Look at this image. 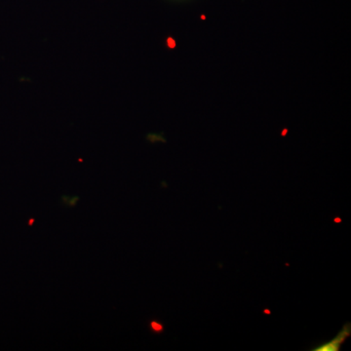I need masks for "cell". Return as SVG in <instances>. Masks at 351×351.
<instances>
[{"label": "cell", "instance_id": "6da1fadb", "mask_svg": "<svg viewBox=\"0 0 351 351\" xmlns=\"http://www.w3.org/2000/svg\"><path fill=\"white\" fill-rule=\"evenodd\" d=\"M351 335V326L350 323H346L341 332H339L336 338L328 343H323V345L316 346L313 348V351H339L341 350V346L345 343L346 339L350 338Z\"/></svg>", "mask_w": 351, "mask_h": 351}, {"label": "cell", "instance_id": "7a4b0ae2", "mask_svg": "<svg viewBox=\"0 0 351 351\" xmlns=\"http://www.w3.org/2000/svg\"><path fill=\"white\" fill-rule=\"evenodd\" d=\"M149 328H151V331L154 332V334H161V332H163L164 330H165V327H164L162 323L156 320L151 321V323H149Z\"/></svg>", "mask_w": 351, "mask_h": 351}, {"label": "cell", "instance_id": "3957f363", "mask_svg": "<svg viewBox=\"0 0 351 351\" xmlns=\"http://www.w3.org/2000/svg\"><path fill=\"white\" fill-rule=\"evenodd\" d=\"M265 313H269L270 314V311H265Z\"/></svg>", "mask_w": 351, "mask_h": 351}]
</instances>
